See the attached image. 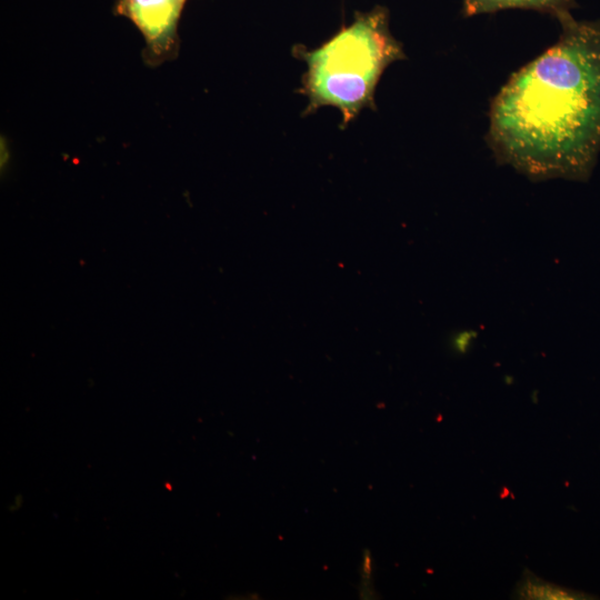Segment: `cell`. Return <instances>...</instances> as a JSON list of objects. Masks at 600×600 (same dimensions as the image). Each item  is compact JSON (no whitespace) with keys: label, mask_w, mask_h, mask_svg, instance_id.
<instances>
[{"label":"cell","mask_w":600,"mask_h":600,"mask_svg":"<svg viewBox=\"0 0 600 600\" xmlns=\"http://www.w3.org/2000/svg\"><path fill=\"white\" fill-rule=\"evenodd\" d=\"M184 3L186 0H117L114 13L128 18L144 38L143 60L149 67L176 58Z\"/></svg>","instance_id":"3957f363"},{"label":"cell","mask_w":600,"mask_h":600,"mask_svg":"<svg viewBox=\"0 0 600 600\" xmlns=\"http://www.w3.org/2000/svg\"><path fill=\"white\" fill-rule=\"evenodd\" d=\"M517 599H539V600H583L591 599L588 594L557 586L536 577L528 570L516 587Z\"/></svg>","instance_id":"5b68a950"},{"label":"cell","mask_w":600,"mask_h":600,"mask_svg":"<svg viewBox=\"0 0 600 600\" xmlns=\"http://www.w3.org/2000/svg\"><path fill=\"white\" fill-rule=\"evenodd\" d=\"M557 41L491 99L486 140L531 180L586 181L600 153V20H558Z\"/></svg>","instance_id":"6da1fadb"},{"label":"cell","mask_w":600,"mask_h":600,"mask_svg":"<svg viewBox=\"0 0 600 600\" xmlns=\"http://www.w3.org/2000/svg\"><path fill=\"white\" fill-rule=\"evenodd\" d=\"M291 53L306 62L299 93L308 99L303 116L322 107H334L342 116L341 128L363 109L377 110L374 93L384 70L407 58L390 30V13L383 6L357 11L349 26L321 46L309 49L297 43Z\"/></svg>","instance_id":"7a4b0ae2"},{"label":"cell","mask_w":600,"mask_h":600,"mask_svg":"<svg viewBox=\"0 0 600 600\" xmlns=\"http://www.w3.org/2000/svg\"><path fill=\"white\" fill-rule=\"evenodd\" d=\"M577 8L576 0H461V16L491 14L502 10L522 9L551 16L557 21L571 14Z\"/></svg>","instance_id":"277c9868"}]
</instances>
